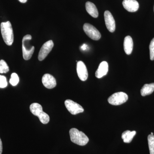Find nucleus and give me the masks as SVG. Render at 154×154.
<instances>
[{"label":"nucleus","mask_w":154,"mask_h":154,"mask_svg":"<svg viewBox=\"0 0 154 154\" xmlns=\"http://www.w3.org/2000/svg\"><path fill=\"white\" fill-rule=\"evenodd\" d=\"M151 134L153 135V133L152 132L151 133Z\"/></svg>","instance_id":"nucleus-26"},{"label":"nucleus","mask_w":154,"mask_h":154,"mask_svg":"<svg viewBox=\"0 0 154 154\" xmlns=\"http://www.w3.org/2000/svg\"><path fill=\"white\" fill-rule=\"evenodd\" d=\"M30 112L34 116H38L42 124H46L49 122V116L42 110V106L37 103H32L30 106Z\"/></svg>","instance_id":"nucleus-3"},{"label":"nucleus","mask_w":154,"mask_h":154,"mask_svg":"<svg viewBox=\"0 0 154 154\" xmlns=\"http://www.w3.org/2000/svg\"><path fill=\"white\" fill-rule=\"evenodd\" d=\"M83 29L86 34L91 39L98 40L101 38L100 32L93 25L89 23H85L83 26Z\"/></svg>","instance_id":"nucleus-6"},{"label":"nucleus","mask_w":154,"mask_h":154,"mask_svg":"<svg viewBox=\"0 0 154 154\" xmlns=\"http://www.w3.org/2000/svg\"><path fill=\"white\" fill-rule=\"evenodd\" d=\"M65 105L68 110L72 115H76L84 112V108L81 105L70 99L66 100Z\"/></svg>","instance_id":"nucleus-7"},{"label":"nucleus","mask_w":154,"mask_h":154,"mask_svg":"<svg viewBox=\"0 0 154 154\" xmlns=\"http://www.w3.org/2000/svg\"><path fill=\"white\" fill-rule=\"evenodd\" d=\"M19 1L21 3H26V2H27V1H28V0H19Z\"/></svg>","instance_id":"nucleus-25"},{"label":"nucleus","mask_w":154,"mask_h":154,"mask_svg":"<svg viewBox=\"0 0 154 154\" xmlns=\"http://www.w3.org/2000/svg\"><path fill=\"white\" fill-rule=\"evenodd\" d=\"M148 141L150 154H154V135L149 134L148 137Z\"/></svg>","instance_id":"nucleus-18"},{"label":"nucleus","mask_w":154,"mask_h":154,"mask_svg":"<svg viewBox=\"0 0 154 154\" xmlns=\"http://www.w3.org/2000/svg\"><path fill=\"white\" fill-rule=\"evenodd\" d=\"M54 44L53 42L51 40L45 42L39 51L38 55V60L42 61L44 60L51 51L54 47Z\"/></svg>","instance_id":"nucleus-8"},{"label":"nucleus","mask_w":154,"mask_h":154,"mask_svg":"<svg viewBox=\"0 0 154 154\" xmlns=\"http://www.w3.org/2000/svg\"><path fill=\"white\" fill-rule=\"evenodd\" d=\"M42 83L43 85L48 89H52L55 88L57 85L55 78L49 74H46L43 76Z\"/></svg>","instance_id":"nucleus-11"},{"label":"nucleus","mask_w":154,"mask_h":154,"mask_svg":"<svg viewBox=\"0 0 154 154\" xmlns=\"http://www.w3.org/2000/svg\"><path fill=\"white\" fill-rule=\"evenodd\" d=\"M136 134V131H130L127 130L122 133V138L123 139L124 143H130L131 142Z\"/></svg>","instance_id":"nucleus-17"},{"label":"nucleus","mask_w":154,"mask_h":154,"mask_svg":"<svg viewBox=\"0 0 154 154\" xmlns=\"http://www.w3.org/2000/svg\"><path fill=\"white\" fill-rule=\"evenodd\" d=\"M9 67L7 63L3 60H0V73H6L8 72Z\"/></svg>","instance_id":"nucleus-19"},{"label":"nucleus","mask_w":154,"mask_h":154,"mask_svg":"<svg viewBox=\"0 0 154 154\" xmlns=\"http://www.w3.org/2000/svg\"><path fill=\"white\" fill-rule=\"evenodd\" d=\"M150 58L151 60H154V38L151 41L149 45Z\"/></svg>","instance_id":"nucleus-21"},{"label":"nucleus","mask_w":154,"mask_h":154,"mask_svg":"<svg viewBox=\"0 0 154 154\" xmlns=\"http://www.w3.org/2000/svg\"><path fill=\"white\" fill-rule=\"evenodd\" d=\"M108 71V65L107 62L103 61L100 64L95 73L98 79H100L107 74Z\"/></svg>","instance_id":"nucleus-13"},{"label":"nucleus","mask_w":154,"mask_h":154,"mask_svg":"<svg viewBox=\"0 0 154 154\" xmlns=\"http://www.w3.org/2000/svg\"><path fill=\"white\" fill-rule=\"evenodd\" d=\"M77 72L78 76L82 81H85L88 79V70L85 64L82 61L77 62Z\"/></svg>","instance_id":"nucleus-10"},{"label":"nucleus","mask_w":154,"mask_h":154,"mask_svg":"<svg viewBox=\"0 0 154 154\" xmlns=\"http://www.w3.org/2000/svg\"><path fill=\"white\" fill-rule=\"evenodd\" d=\"M88 48V46L86 44H84L82 45V47H81V48L82 50L83 51L86 50V49H87V48Z\"/></svg>","instance_id":"nucleus-24"},{"label":"nucleus","mask_w":154,"mask_h":154,"mask_svg":"<svg viewBox=\"0 0 154 154\" xmlns=\"http://www.w3.org/2000/svg\"><path fill=\"white\" fill-rule=\"evenodd\" d=\"M128 99V96L124 92H120L113 94L108 98V102L113 105H121Z\"/></svg>","instance_id":"nucleus-5"},{"label":"nucleus","mask_w":154,"mask_h":154,"mask_svg":"<svg viewBox=\"0 0 154 154\" xmlns=\"http://www.w3.org/2000/svg\"><path fill=\"white\" fill-rule=\"evenodd\" d=\"M133 48V41L130 36H128L125 38L124 49L125 53L128 55L131 54Z\"/></svg>","instance_id":"nucleus-14"},{"label":"nucleus","mask_w":154,"mask_h":154,"mask_svg":"<svg viewBox=\"0 0 154 154\" xmlns=\"http://www.w3.org/2000/svg\"><path fill=\"white\" fill-rule=\"evenodd\" d=\"M3 150V146L2 143V140L0 138V154H2V153Z\"/></svg>","instance_id":"nucleus-23"},{"label":"nucleus","mask_w":154,"mask_h":154,"mask_svg":"<svg viewBox=\"0 0 154 154\" xmlns=\"http://www.w3.org/2000/svg\"><path fill=\"white\" fill-rule=\"evenodd\" d=\"M86 11L88 14L94 18H97L99 16V12L96 6L94 3L88 2L86 3Z\"/></svg>","instance_id":"nucleus-15"},{"label":"nucleus","mask_w":154,"mask_h":154,"mask_svg":"<svg viewBox=\"0 0 154 154\" xmlns=\"http://www.w3.org/2000/svg\"><path fill=\"white\" fill-rule=\"evenodd\" d=\"M154 91V83L145 84L141 89L140 93L142 96H145L150 95Z\"/></svg>","instance_id":"nucleus-16"},{"label":"nucleus","mask_w":154,"mask_h":154,"mask_svg":"<svg viewBox=\"0 0 154 154\" xmlns=\"http://www.w3.org/2000/svg\"><path fill=\"white\" fill-rule=\"evenodd\" d=\"M69 135L72 142L78 145L84 146L86 145L89 142V139L85 134L79 131L77 128H71L69 131Z\"/></svg>","instance_id":"nucleus-2"},{"label":"nucleus","mask_w":154,"mask_h":154,"mask_svg":"<svg viewBox=\"0 0 154 154\" xmlns=\"http://www.w3.org/2000/svg\"></svg>","instance_id":"nucleus-27"},{"label":"nucleus","mask_w":154,"mask_h":154,"mask_svg":"<svg viewBox=\"0 0 154 154\" xmlns=\"http://www.w3.org/2000/svg\"><path fill=\"white\" fill-rule=\"evenodd\" d=\"M122 5L125 10L129 12H136L139 8V5L136 0H124Z\"/></svg>","instance_id":"nucleus-12"},{"label":"nucleus","mask_w":154,"mask_h":154,"mask_svg":"<svg viewBox=\"0 0 154 154\" xmlns=\"http://www.w3.org/2000/svg\"><path fill=\"white\" fill-rule=\"evenodd\" d=\"M19 76L17 74L14 73L11 75V79L10 80V84L12 86H15L17 85L19 82Z\"/></svg>","instance_id":"nucleus-20"},{"label":"nucleus","mask_w":154,"mask_h":154,"mask_svg":"<svg viewBox=\"0 0 154 154\" xmlns=\"http://www.w3.org/2000/svg\"><path fill=\"white\" fill-rule=\"evenodd\" d=\"M104 17L107 29L111 33L114 32L116 28L115 21L110 11H105Z\"/></svg>","instance_id":"nucleus-9"},{"label":"nucleus","mask_w":154,"mask_h":154,"mask_svg":"<svg viewBox=\"0 0 154 154\" xmlns=\"http://www.w3.org/2000/svg\"><path fill=\"white\" fill-rule=\"evenodd\" d=\"M8 86L7 79L5 76L0 75V88H5Z\"/></svg>","instance_id":"nucleus-22"},{"label":"nucleus","mask_w":154,"mask_h":154,"mask_svg":"<svg viewBox=\"0 0 154 154\" xmlns=\"http://www.w3.org/2000/svg\"><path fill=\"white\" fill-rule=\"evenodd\" d=\"M32 38L31 35L28 34L22 39V53L25 60H29L32 57L34 51V47L30 45V42Z\"/></svg>","instance_id":"nucleus-4"},{"label":"nucleus","mask_w":154,"mask_h":154,"mask_svg":"<svg viewBox=\"0 0 154 154\" xmlns=\"http://www.w3.org/2000/svg\"><path fill=\"white\" fill-rule=\"evenodd\" d=\"M1 33L3 39L7 45H11L14 41L13 28L10 22H2L1 24Z\"/></svg>","instance_id":"nucleus-1"}]
</instances>
